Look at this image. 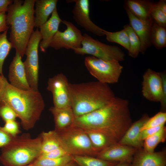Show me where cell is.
I'll use <instances>...</instances> for the list:
<instances>
[{
	"label": "cell",
	"instance_id": "obj_1",
	"mask_svg": "<svg viewBox=\"0 0 166 166\" xmlns=\"http://www.w3.org/2000/svg\"><path fill=\"white\" fill-rule=\"evenodd\" d=\"M128 100L116 97L109 104L75 117L73 126L103 132L118 142L132 124Z\"/></svg>",
	"mask_w": 166,
	"mask_h": 166
},
{
	"label": "cell",
	"instance_id": "obj_2",
	"mask_svg": "<svg viewBox=\"0 0 166 166\" xmlns=\"http://www.w3.org/2000/svg\"><path fill=\"white\" fill-rule=\"evenodd\" d=\"M0 104L11 108L21 121L23 128L29 130L39 120L45 107L43 97L39 91L24 90L12 86L3 74L1 75Z\"/></svg>",
	"mask_w": 166,
	"mask_h": 166
},
{
	"label": "cell",
	"instance_id": "obj_3",
	"mask_svg": "<svg viewBox=\"0 0 166 166\" xmlns=\"http://www.w3.org/2000/svg\"><path fill=\"white\" fill-rule=\"evenodd\" d=\"M35 0H13L6 14L7 25L10 27L9 40L12 47L24 56L34 31Z\"/></svg>",
	"mask_w": 166,
	"mask_h": 166
},
{
	"label": "cell",
	"instance_id": "obj_4",
	"mask_svg": "<svg viewBox=\"0 0 166 166\" xmlns=\"http://www.w3.org/2000/svg\"><path fill=\"white\" fill-rule=\"evenodd\" d=\"M71 108L75 117L106 105L116 96L108 84L98 81L69 83Z\"/></svg>",
	"mask_w": 166,
	"mask_h": 166
},
{
	"label": "cell",
	"instance_id": "obj_5",
	"mask_svg": "<svg viewBox=\"0 0 166 166\" xmlns=\"http://www.w3.org/2000/svg\"><path fill=\"white\" fill-rule=\"evenodd\" d=\"M40 135L32 138L29 133L13 137L2 148L0 162L4 166H25L33 163L41 153Z\"/></svg>",
	"mask_w": 166,
	"mask_h": 166
},
{
	"label": "cell",
	"instance_id": "obj_6",
	"mask_svg": "<svg viewBox=\"0 0 166 166\" xmlns=\"http://www.w3.org/2000/svg\"><path fill=\"white\" fill-rule=\"evenodd\" d=\"M54 130L61 147L69 155L97 156V153L84 129L73 126L61 130Z\"/></svg>",
	"mask_w": 166,
	"mask_h": 166
},
{
	"label": "cell",
	"instance_id": "obj_7",
	"mask_svg": "<svg viewBox=\"0 0 166 166\" xmlns=\"http://www.w3.org/2000/svg\"><path fill=\"white\" fill-rule=\"evenodd\" d=\"M84 63L90 74L98 81L107 84L117 83L123 68L117 60H105L91 56L85 57Z\"/></svg>",
	"mask_w": 166,
	"mask_h": 166
},
{
	"label": "cell",
	"instance_id": "obj_8",
	"mask_svg": "<svg viewBox=\"0 0 166 166\" xmlns=\"http://www.w3.org/2000/svg\"><path fill=\"white\" fill-rule=\"evenodd\" d=\"M83 35L81 47L73 50L76 53L88 54L105 60H115L119 61L124 60L125 54L119 47L105 44L86 33Z\"/></svg>",
	"mask_w": 166,
	"mask_h": 166
},
{
	"label": "cell",
	"instance_id": "obj_9",
	"mask_svg": "<svg viewBox=\"0 0 166 166\" xmlns=\"http://www.w3.org/2000/svg\"><path fill=\"white\" fill-rule=\"evenodd\" d=\"M42 36L37 29L32 33L25 50L26 58L23 62L26 78L31 90L38 91V48Z\"/></svg>",
	"mask_w": 166,
	"mask_h": 166
},
{
	"label": "cell",
	"instance_id": "obj_10",
	"mask_svg": "<svg viewBox=\"0 0 166 166\" xmlns=\"http://www.w3.org/2000/svg\"><path fill=\"white\" fill-rule=\"evenodd\" d=\"M66 26L63 32L58 30L49 45L56 50L64 48L66 49L79 48L81 47L83 35L81 31L72 22L66 20L61 22Z\"/></svg>",
	"mask_w": 166,
	"mask_h": 166
},
{
	"label": "cell",
	"instance_id": "obj_11",
	"mask_svg": "<svg viewBox=\"0 0 166 166\" xmlns=\"http://www.w3.org/2000/svg\"><path fill=\"white\" fill-rule=\"evenodd\" d=\"M69 83L66 76L62 73L49 79L47 89L52 94L54 107L71 108Z\"/></svg>",
	"mask_w": 166,
	"mask_h": 166
},
{
	"label": "cell",
	"instance_id": "obj_12",
	"mask_svg": "<svg viewBox=\"0 0 166 166\" xmlns=\"http://www.w3.org/2000/svg\"><path fill=\"white\" fill-rule=\"evenodd\" d=\"M68 2H75L72 12L73 18L77 25L87 32L99 36H105L103 29L96 25L91 20L89 0H73L68 1Z\"/></svg>",
	"mask_w": 166,
	"mask_h": 166
},
{
	"label": "cell",
	"instance_id": "obj_13",
	"mask_svg": "<svg viewBox=\"0 0 166 166\" xmlns=\"http://www.w3.org/2000/svg\"><path fill=\"white\" fill-rule=\"evenodd\" d=\"M142 93L147 100L160 102L162 96V81L160 73L150 69H147L143 76Z\"/></svg>",
	"mask_w": 166,
	"mask_h": 166
},
{
	"label": "cell",
	"instance_id": "obj_14",
	"mask_svg": "<svg viewBox=\"0 0 166 166\" xmlns=\"http://www.w3.org/2000/svg\"><path fill=\"white\" fill-rule=\"evenodd\" d=\"M124 8L129 18V25L140 40V52L144 54L152 45L151 30L154 21L152 18L147 20L140 19L134 15L125 6Z\"/></svg>",
	"mask_w": 166,
	"mask_h": 166
},
{
	"label": "cell",
	"instance_id": "obj_15",
	"mask_svg": "<svg viewBox=\"0 0 166 166\" xmlns=\"http://www.w3.org/2000/svg\"><path fill=\"white\" fill-rule=\"evenodd\" d=\"M137 149L116 143L98 152L96 157L109 161L131 163Z\"/></svg>",
	"mask_w": 166,
	"mask_h": 166
},
{
	"label": "cell",
	"instance_id": "obj_16",
	"mask_svg": "<svg viewBox=\"0 0 166 166\" xmlns=\"http://www.w3.org/2000/svg\"><path fill=\"white\" fill-rule=\"evenodd\" d=\"M8 77L10 84L13 86L24 90H31L26 78L22 57L17 52L9 68Z\"/></svg>",
	"mask_w": 166,
	"mask_h": 166
},
{
	"label": "cell",
	"instance_id": "obj_17",
	"mask_svg": "<svg viewBox=\"0 0 166 166\" xmlns=\"http://www.w3.org/2000/svg\"><path fill=\"white\" fill-rule=\"evenodd\" d=\"M62 21L56 8L52 13L49 19L39 27L42 36V40L39 44L41 51L44 52L49 47L53 38L58 30L59 25Z\"/></svg>",
	"mask_w": 166,
	"mask_h": 166
},
{
	"label": "cell",
	"instance_id": "obj_18",
	"mask_svg": "<svg viewBox=\"0 0 166 166\" xmlns=\"http://www.w3.org/2000/svg\"><path fill=\"white\" fill-rule=\"evenodd\" d=\"M137 149L130 164V166H165L166 153L164 151L149 152L143 149Z\"/></svg>",
	"mask_w": 166,
	"mask_h": 166
},
{
	"label": "cell",
	"instance_id": "obj_19",
	"mask_svg": "<svg viewBox=\"0 0 166 166\" xmlns=\"http://www.w3.org/2000/svg\"><path fill=\"white\" fill-rule=\"evenodd\" d=\"M149 118L148 115L145 114L138 120L132 123L118 143L137 149H140L143 144V141L140 138L141 128Z\"/></svg>",
	"mask_w": 166,
	"mask_h": 166
},
{
	"label": "cell",
	"instance_id": "obj_20",
	"mask_svg": "<svg viewBox=\"0 0 166 166\" xmlns=\"http://www.w3.org/2000/svg\"><path fill=\"white\" fill-rule=\"evenodd\" d=\"M49 111L53 114L56 130H61L73 126L75 116L72 108H57L50 107Z\"/></svg>",
	"mask_w": 166,
	"mask_h": 166
},
{
	"label": "cell",
	"instance_id": "obj_21",
	"mask_svg": "<svg viewBox=\"0 0 166 166\" xmlns=\"http://www.w3.org/2000/svg\"><path fill=\"white\" fill-rule=\"evenodd\" d=\"M57 0H35V27H39L47 21L50 15L57 8Z\"/></svg>",
	"mask_w": 166,
	"mask_h": 166
},
{
	"label": "cell",
	"instance_id": "obj_22",
	"mask_svg": "<svg viewBox=\"0 0 166 166\" xmlns=\"http://www.w3.org/2000/svg\"><path fill=\"white\" fill-rule=\"evenodd\" d=\"M125 6L138 18L147 20L151 18L150 13L155 2L148 0H127Z\"/></svg>",
	"mask_w": 166,
	"mask_h": 166
},
{
	"label": "cell",
	"instance_id": "obj_23",
	"mask_svg": "<svg viewBox=\"0 0 166 166\" xmlns=\"http://www.w3.org/2000/svg\"><path fill=\"white\" fill-rule=\"evenodd\" d=\"M84 130L88 135L93 149L97 153L117 143L101 132L93 130Z\"/></svg>",
	"mask_w": 166,
	"mask_h": 166
},
{
	"label": "cell",
	"instance_id": "obj_24",
	"mask_svg": "<svg viewBox=\"0 0 166 166\" xmlns=\"http://www.w3.org/2000/svg\"><path fill=\"white\" fill-rule=\"evenodd\" d=\"M72 157L73 161L79 166H114L118 163L89 156L75 155Z\"/></svg>",
	"mask_w": 166,
	"mask_h": 166
},
{
	"label": "cell",
	"instance_id": "obj_25",
	"mask_svg": "<svg viewBox=\"0 0 166 166\" xmlns=\"http://www.w3.org/2000/svg\"><path fill=\"white\" fill-rule=\"evenodd\" d=\"M40 135L42 138L41 154L48 152L61 147L54 130L43 132Z\"/></svg>",
	"mask_w": 166,
	"mask_h": 166
},
{
	"label": "cell",
	"instance_id": "obj_26",
	"mask_svg": "<svg viewBox=\"0 0 166 166\" xmlns=\"http://www.w3.org/2000/svg\"><path fill=\"white\" fill-rule=\"evenodd\" d=\"M152 45L160 49L166 46V28L157 24L154 22L151 30Z\"/></svg>",
	"mask_w": 166,
	"mask_h": 166
},
{
	"label": "cell",
	"instance_id": "obj_27",
	"mask_svg": "<svg viewBox=\"0 0 166 166\" xmlns=\"http://www.w3.org/2000/svg\"><path fill=\"white\" fill-rule=\"evenodd\" d=\"M166 128L165 126L159 130L147 137L143 141V149L145 151L152 152L158 145L164 142L166 139Z\"/></svg>",
	"mask_w": 166,
	"mask_h": 166
},
{
	"label": "cell",
	"instance_id": "obj_28",
	"mask_svg": "<svg viewBox=\"0 0 166 166\" xmlns=\"http://www.w3.org/2000/svg\"><path fill=\"white\" fill-rule=\"evenodd\" d=\"M123 28L128 37L130 48L128 51V54L133 58H136L140 52L141 43L140 40L129 24L124 25Z\"/></svg>",
	"mask_w": 166,
	"mask_h": 166
},
{
	"label": "cell",
	"instance_id": "obj_29",
	"mask_svg": "<svg viewBox=\"0 0 166 166\" xmlns=\"http://www.w3.org/2000/svg\"><path fill=\"white\" fill-rule=\"evenodd\" d=\"M103 31L108 41L118 44L128 51L129 50L130 45L128 37L124 29L116 32H110L104 29Z\"/></svg>",
	"mask_w": 166,
	"mask_h": 166
},
{
	"label": "cell",
	"instance_id": "obj_30",
	"mask_svg": "<svg viewBox=\"0 0 166 166\" xmlns=\"http://www.w3.org/2000/svg\"><path fill=\"white\" fill-rule=\"evenodd\" d=\"M72 161V156L69 154L56 158H38L32 163L37 166H64Z\"/></svg>",
	"mask_w": 166,
	"mask_h": 166
},
{
	"label": "cell",
	"instance_id": "obj_31",
	"mask_svg": "<svg viewBox=\"0 0 166 166\" xmlns=\"http://www.w3.org/2000/svg\"><path fill=\"white\" fill-rule=\"evenodd\" d=\"M7 30L0 34V74H3L2 68L4 61L12 47L7 38Z\"/></svg>",
	"mask_w": 166,
	"mask_h": 166
},
{
	"label": "cell",
	"instance_id": "obj_32",
	"mask_svg": "<svg viewBox=\"0 0 166 166\" xmlns=\"http://www.w3.org/2000/svg\"><path fill=\"white\" fill-rule=\"evenodd\" d=\"M166 121V113L161 111L148 119L143 124L141 131L147 128L165 124Z\"/></svg>",
	"mask_w": 166,
	"mask_h": 166
},
{
	"label": "cell",
	"instance_id": "obj_33",
	"mask_svg": "<svg viewBox=\"0 0 166 166\" xmlns=\"http://www.w3.org/2000/svg\"><path fill=\"white\" fill-rule=\"evenodd\" d=\"M150 16L154 22L163 27H166V14L156 7V2L151 10Z\"/></svg>",
	"mask_w": 166,
	"mask_h": 166
},
{
	"label": "cell",
	"instance_id": "obj_34",
	"mask_svg": "<svg viewBox=\"0 0 166 166\" xmlns=\"http://www.w3.org/2000/svg\"><path fill=\"white\" fill-rule=\"evenodd\" d=\"M0 117L5 122L9 121L15 120L17 117L13 109L5 104H0Z\"/></svg>",
	"mask_w": 166,
	"mask_h": 166
},
{
	"label": "cell",
	"instance_id": "obj_35",
	"mask_svg": "<svg viewBox=\"0 0 166 166\" xmlns=\"http://www.w3.org/2000/svg\"><path fill=\"white\" fill-rule=\"evenodd\" d=\"M2 128L4 131L12 137L17 136L20 132L19 125L15 120L5 122L4 126L2 127Z\"/></svg>",
	"mask_w": 166,
	"mask_h": 166
},
{
	"label": "cell",
	"instance_id": "obj_36",
	"mask_svg": "<svg viewBox=\"0 0 166 166\" xmlns=\"http://www.w3.org/2000/svg\"><path fill=\"white\" fill-rule=\"evenodd\" d=\"M69 154L63 148L60 147L48 152L41 154L38 158H56Z\"/></svg>",
	"mask_w": 166,
	"mask_h": 166
},
{
	"label": "cell",
	"instance_id": "obj_37",
	"mask_svg": "<svg viewBox=\"0 0 166 166\" xmlns=\"http://www.w3.org/2000/svg\"><path fill=\"white\" fill-rule=\"evenodd\" d=\"M162 81V96L160 103L161 107L165 112L166 108V73L165 71L160 73Z\"/></svg>",
	"mask_w": 166,
	"mask_h": 166
},
{
	"label": "cell",
	"instance_id": "obj_38",
	"mask_svg": "<svg viewBox=\"0 0 166 166\" xmlns=\"http://www.w3.org/2000/svg\"><path fill=\"white\" fill-rule=\"evenodd\" d=\"M165 124H163L159 126L151 128L141 131L140 138V140L144 141L147 137L153 135L164 126Z\"/></svg>",
	"mask_w": 166,
	"mask_h": 166
},
{
	"label": "cell",
	"instance_id": "obj_39",
	"mask_svg": "<svg viewBox=\"0 0 166 166\" xmlns=\"http://www.w3.org/2000/svg\"><path fill=\"white\" fill-rule=\"evenodd\" d=\"M13 137L4 131L2 129V127L0 126V147L2 148L8 144Z\"/></svg>",
	"mask_w": 166,
	"mask_h": 166
},
{
	"label": "cell",
	"instance_id": "obj_40",
	"mask_svg": "<svg viewBox=\"0 0 166 166\" xmlns=\"http://www.w3.org/2000/svg\"><path fill=\"white\" fill-rule=\"evenodd\" d=\"M6 12L0 13V33L8 30L9 26L6 22Z\"/></svg>",
	"mask_w": 166,
	"mask_h": 166
},
{
	"label": "cell",
	"instance_id": "obj_41",
	"mask_svg": "<svg viewBox=\"0 0 166 166\" xmlns=\"http://www.w3.org/2000/svg\"><path fill=\"white\" fill-rule=\"evenodd\" d=\"M13 2L11 0H0V13L7 12L9 6Z\"/></svg>",
	"mask_w": 166,
	"mask_h": 166
},
{
	"label": "cell",
	"instance_id": "obj_42",
	"mask_svg": "<svg viewBox=\"0 0 166 166\" xmlns=\"http://www.w3.org/2000/svg\"><path fill=\"white\" fill-rule=\"evenodd\" d=\"M156 7L161 10L166 14V1L160 0L156 2Z\"/></svg>",
	"mask_w": 166,
	"mask_h": 166
},
{
	"label": "cell",
	"instance_id": "obj_43",
	"mask_svg": "<svg viewBox=\"0 0 166 166\" xmlns=\"http://www.w3.org/2000/svg\"><path fill=\"white\" fill-rule=\"evenodd\" d=\"M130 164L128 162H119L114 166H130Z\"/></svg>",
	"mask_w": 166,
	"mask_h": 166
},
{
	"label": "cell",
	"instance_id": "obj_44",
	"mask_svg": "<svg viewBox=\"0 0 166 166\" xmlns=\"http://www.w3.org/2000/svg\"><path fill=\"white\" fill-rule=\"evenodd\" d=\"M71 162H70L64 166H76L75 165L71 163Z\"/></svg>",
	"mask_w": 166,
	"mask_h": 166
},
{
	"label": "cell",
	"instance_id": "obj_45",
	"mask_svg": "<svg viewBox=\"0 0 166 166\" xmlns=\"http://www.w3.org/2000/svg\"><path fill=\"white\" fill-rule=\"evenodd\" d=\"M25 166H37L35 165L34 164H33L32 163H31L29 164L25 165Z\"/></svg>",
	"mask_w": 166,
	"mask_h": 166
},
{
	"label": "cell",
	"instance_id": "obj_46",
	"mask_svg": "<svg viewBox=\"0 0 166 166\" xmlns=\"http://www.w3.org/2000/svg\"><path fill=\"white\" fill-rule=\"evenodd\" d=\"M1 75L0 74V89L1 88Z\"/></svg>",
	"mask_w": 166,
	"mask_h": 166
}]
</instances>
